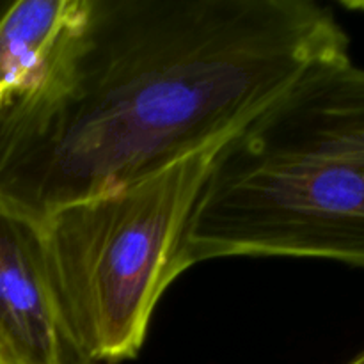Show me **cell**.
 <instances>
[{
    "label": "cell",
    "mask_w": 364,
    "mask_h": 364,
    "mask_svg": "<svg viewBox=\"0 0 364 364\" xmlns=\"http://www.w3.org/2000/svg\"><path fill=\"white\" fill-rule=\"evenodd\" d=\"M348 364H364V352H361V354H359L354 361L348 363Z\"/></svg>",
    "instance_id": "cell-7"
},
{
    "label": "cell",
    "mask_w": 364,
    "mask_h": 364,
    "mask_svg": "<svg viewBox=\"0 0 364 364\" xmlns=\"http://www.w3.org/2000/svg\"><path fill=\"white\" fill-rule=\"evenodd\" d=\"M13 4V0H0V16L9 9V6Z\"/></svg>",
    "instance_id": "cell-6"
},
{
    "label": "cell",
    "mask_w": 364,
    "mask_h": 364,
    "mask_svg": "<svg viewBox=\"0 0 364 364\" xmlns=\"http://www.w3.org/2000/svg\"><path fill=\"white\" fill-rule=\"evenodd\" d=\"M223 144L41 220L60 316L91 364H119L141 352L164 291L191 269L188 223Z\"/></svg>",
    "instance_id": "cell-3"
},
{
    "label": "cell",
    "mask_w": 364,
    "mask_h": 364,
    "mask_svg": "<svg viewBox=\"0 0 364 364\" xmlns=\"http://www.w3.org/2000/svg\"><path fill=\"white\" fill-rule=\"evenodd\" d=\"M348 36L315 0H89L0 110V199L41 223L226 142Z\"/></svg>",
    "instance_id": "cell-1"
},
{
    "label": "cell",
    "mask_w": 364,
    "mask_h": 364,
    "mask_svg": "<svg viewBox=\"0 0 364 364\" xmlns=\"http://www.w3.org/2000/svg\"><path fill=\"white\" fill-rule=\"evenodd\" d=\"M0 364H91L57 306L41 223L0 199Z\"/></svg>",
    "instance_id": "cell-4"
},
{
    "label": "cell",
    "mask_w": 364,
    "mask_h": 364,
    "mask_svg": "<svg viewBox=\"0 0 364 364\" xmlns=\"http://www.w3.org/2000/svg\"><path fill=\"white\" fill-rule=\"evenodd\" d=\"M185 255L364 267V68L350 53L313 64L220 146Z\"/></svg>",
    "instance_id": "cell-2"
},
{
    "label": "cell",
    "mask_w": 364,
    "mask_h": 364,
    "mask_svg": "<svg viewBox=\"0 0 364 364\" xmlns=\"http://www.w3.org/2000/svg\"><path fill=\"white\" fill-rule=\"evenodd\" d=\"M89 0H13L0 16V110L36 89Z\"/></svg>",
    "instance_id": "cell-5"
}]
</instances>
